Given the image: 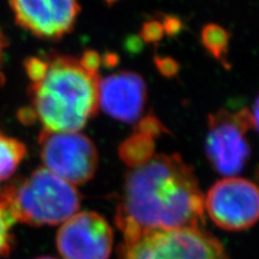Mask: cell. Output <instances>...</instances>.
Listing matches in <instances>:
<instances>
[{"label":"cell","mask_w":259,"mask_h":259,"mask_svg":"<svg viewBox=\"0 0 259 259\" xmlns=\"http://www.w3.org/2000/svg\"><path fill=\"white\" fill-rule=\"evenodd\" d=\"M118 259H229L222 243L198 229H159L119 247Z\"/></svg>","instance_id":"4"},{"label":"cell","mask_w":259,"mask_h":259,"mask_svg":"<svg viewBox=\"0 0 259 259\" xmlns=\"http://www.w3.org/2000/svg\"><path fill=\"white\" fill-rule=\"evenodd\" d=\"M135 131L148 135L152 137V139H156V137L166 132V128L164 124L162 123L156 116H153L150 113V115L142 118L139 122H137Z\"/></svg>","instance_id":"15"},{"label":"cell","mask_w":259,"mask_h":259,"mask_svg":"<svg viewBox=\"0 0 259 259\" xmlns=\"http://www.w3.org/2000/svg\"><path fill=\"white\" fill-rule=\"evenodd\" d=\"M250 111V117H252V122H253V128H255L259 134V95L255 100L254 106Z\"/></svg>","instance_id":"20"},{"label":"cell","mask_w":259,"mask_h":259,"mask_svg":"<svg viewBox=\"0 0 259 259\" xmlns=\"http://www.w3.org/2000/svg\"><path fill=\"white\" fill-rule=\"evenodd\" d=\"M30 106L23 121L37 120L42 130L79 132L99 110V71L81 56L47 54L25 61Z\"/></svg>","instance_id":"2"},{"label":"cell","mask_w":259,"mask_h":259,"mask_svg":"<svg viewBox=\"0 0 259 259\" xmlns=\"http://www.w3.org/2000/svg\"><path fill=\"white\" fill-rule=\"evenodd\" d=\"M9 6L21 28L47 40L68 35L80 12L78 0H9Z\"/></svg>","instance_id":"9"},{"label":"cell","mask_w":259,"mask_h":259,"mask_svg":"<svg viewBox=\"0 0 259 259\" xmlns=\"http://www.w3.org/2000/svg\"><path fill=\"white\" fill-rule=\"evenodd\" d=\"M253 128L250 111L221 109L209 113L205 139V153L217 173L234 177L246 166L250 157L247 132Z\"/></svg>","instance_id":"5"},{"label":"cell","mask_w":259,"mask_h":259,"mask_svg":"<svg viewBox=\"0 0 259 259\" xmlns=\"http://www.w3.org/2000/svg\"><path fill=\"white\" fill-rule=\"evenodd\" d=\"M155 64L161 75L167 78L174 77L180 69L177 62L171 58H167V56H157L155 59Z\"/></svg>","instance_id":"17"},{"label":"cell","mask_w":259,"mask_h":259,"mask_svg":"<svg viewBox=\"0 0 259 259\" xmlns=\"http://www.w3.org/2000/svg\"><path fill=\"white\" fill-rule=\"evenodd\" d=\"M8 46L7 38L4 32L0 29V87L3 85L5 81V75L3 71V64H4V56H5V50Z\"/></svg>","instance_id":"19"},{"label":"cell","mask_w":259,"mask_h":259,"mask_svg":"<svg viewBox=\"0 0 259 259\" xmlns=\"http://www.w3.org/2000/svg\"><path fill=\"white\" fill-rule=\"evenodd\" d=\"M40 159L44 167L72 186L91 181L99 165V152L89 137L80 132L39 134Z\"/></svg>","instance_id":"6"},{"label":"cell","mask_w":259,"mask_h":259,"mask_svg":"<svg viewBox=\"0 0 259 259\" xmlns=\"http://www.w3.org/2000/svg\"><path fill=\"white\" fill-rule=\"evenodd\" d=\"M80 205L81 194L75 186L44 166L0 187V209L14 224H64L78 213Z\"/></svg>","instance_id":"3"},{"label":"cell","mask_w":259,"mask_h":259,"mask_svg":"<svg viewBox=\"0 0 259 259\" xmlns=\"http://www.w3.org/2000/svg\"><path fill=\"white\" fill-rule=\"evenodd\" d=\"M124 243L159 229L204 225V197L193 168L178 155H159L124 178L116 212Z\"/></svg>","instance_id":"1"},{"label":"cell","mask_w":259,"mask_h":259,"mask_svg":"<svg viewBox=\"0 0 259 259\" xmlns=\"http://www.w3.org/2000/svg\"><path fill=\"white\" fill-rule=\"evenodd\" d=\"M204 209L227 231H241L259 222V187L246 178L225 177L209 188Z\"/></svg>","instance_id":"7"},{"label":"cell","mask_w":259,"mask_h":259,"mask_svg":"<svg viewBox=\"0 0 259 259\" xmlns=\"http://www.w3.org/2000/svg\"><path fill=\"white\" fill-rule=\"evenodd\" d=\"M147 102V85L133 71H118L99 82V107L120 122L137 123Z\"/></svg>","instance_id":"10"},{"label":"cell","mask_w":259,"mask_h":259,"mask_svg":"<svg viewBox=\"0 0 259 259\" xmlns=\"http://www.w3.org/2000/svg\"><path fill=\"white\" fill-rule=\"evenodd\" d=\"M13 221L5 212L0 209V258L9 255L13 244L11 228Z\"/></svg>","instance_id":"14"},{"label":"cell","mask_w":259,"mask_h":259,"mask_svg":"<svg viewBox=\"0 0 259 259\" xmlns=\"http://www.w3.org/2000/svg\"><path fill=\"white\" fill-rule=\"evenodd\" d=\"M202 46L213 58L228 67V52L230 35L227 29L218 24H207L201 30Z\"/></svg>","instance_id":"13"},{"label":"cell","mask_w":259,"mask_h":259,"mask_svg":"<svg viewBox=\"0 0 259 259\" xmlns=\"http://www.w3.org/2000/svg\"><path fill=\"white\" fill-rule=\"evenodd\" d=\"M113 231L99 213L80 212L62 224L56 247L63 259H109Z\"/></svg>","instance_id":"8"},{"label":"cell","mask_w":259,"mask_h":259,"mask_svg":"<svg viewBox=\"0 0 259 259\" xmlns=\"http://www.w3.org/2000/svg\"><path fill=\"white\" fill-rule=\"evenodd\" d=\"M36 259H56L54 257H50V256H42V257H38Z\"/></svg>","instance_id":"21"},{"label":"cell","mask_w":259,"mask_h":259,"mask_svg":"<svg viewBox=\"0 0 259 259\" xmlns=\"http://www.w3.org/2000/svg\"><path fill=\"white\" fill-rule=\"evenodd\" d=\"M26 156L25 144L0 131V183L11 180Z\"/></svg>","instance_id":"12"},{"label":"cell","mask_w":259,"mask_h":259,"mask_svg":"<svg viewBox=\"0 0 259 259\" xmlns=\"http://www.w3.org/2000/svg\"><path fill=\"white\" fill-rule=\"evenodd\" d=\"M165 31L162 22L158 20H149L143 24L141 37L147 44H157L164 37Z\"/></svg>","instance_id":"16"},{"label":"cell","mask_w":259,"mask_h":259,"mask_svg":"<svg viewBox=\"0 0 259 259\" xmlns=\"http://www.w3.org/2000/svg\"><path fill=\"white\" fill-rule=\"evenodd\" d=\"M156 143L152 137L136 132L121 143L119 157L124 164L132 169L141 167L155 157Z\"/></svg>","instance_id":"11"},{"label":"cell","mask_w":259,"mask_h":259,"mask_svg":"<svg viewBox=\"0 0 259 259\" xmlns=\"http://www.w3.org/2000/svg\"><path fill=\"white\" fill-rule=\"evenodd\" d=\"M162 25H163L165 34L167 35H176L182 29L181 21L176 18H173V16H166L162 21Z\"/></svg>","instance_id":"18"},{"label":"cell","mask_w":259,"mask_h":259,"mask_svg":"<svg viewBox=\"0 0 259 259\" xmlns=\"http://www.w3.org/2000/svg\"><path fill=\"white\" fill-rule=\"evenodd\" d=\"M105 2H106L108 5H113L115 3H117L118 0H105Z\"/></svg>","instance_id":"22"}]
</instances>
